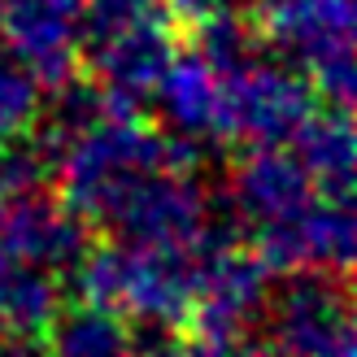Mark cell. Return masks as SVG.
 I'll return each mask as SVG.
<instances>
[{
    "label": "cell",
    "mask_w": 357,
    "mask_h": 357,
    "mask_svg": "<svg viewBox=\"0 0 357 357\" xmlns=\"http://www.w3.org/2000/svg\"><path fill=\"white\" fill-rule=\"evenodd\" d=\"M196 153L183 135L170 139L157 127L139 122V114H105L96 127L75 135L57 157V183L61 201L79 213V218L96 222V213L109 205L118 188H127L135 174L170 166V170H192Z\"/></svg>",
    "instance_id": "1"
},
{
    "label": "cell",
    "mask_w": 357,
    "mask_h": 357,
    "mask_svg": "<svg viewBox=\"0 0 357 357\" xmlns=\"http://www.w3.org/2000/svg\"><path fill=\"white\" fill-rule=\"evenodd\" d=\"M83 301H100L135 323H166L183 331L196 296V253L192 248H144V244H105L87 248L75 266Z\"/></svg>",
    "instance_id": "2"
},
{
    "label": "cell",
    "mask_w": 357,
    "mask_h": 357,
    "mask_svg": "<svg viewBox=\"0 0 357 357\" xmlns=\"http://www.w3.org/2000/svg\"><path fill=\"white\" fill-rule=\"evenodd\" d=\"M253 26L261 44L310 70V83L323 100L353 109V0H257Z\"/></svg>",
    "instance_id": "3"
},
{
    "label": "cell",
    "mask_w": 357,
    "mask_h": 357,
    "mask_svg": "<svg viewBox=\"0 0 357 357\" xmlns=\"http://www.w3.org/2000/svg\"><path fill=\"white\" fill-rule=\"evenodd\" d=\"M266 261L253 248H213L196 253V296L183 323V349L236 353L253 349V331L266 305Z\"/></svg>",
    "instance_id": "4"
},
{
    "label": "cell",
    "mask_w": 357,
    "mask_h": 357,
    "mask_svg": "<svg viewBox=\"0 0 357 357\" xmlns=\"http://www.w3.org/2000/svg\"><path fill=\"white\" fill-rule=\"evenodd\" d=\"M266 335H257L253 349L271 353H301V357H353V301L349 275L314 271L301 266L288 271L283 288L266 292Z\"/></svg>",
    "instance_id": "5"
},
{
    "label": "cell",
    "mask_w": 357,
    "mask_h": 357,
    "mask_svg": "<svg viewBox=\"0 0 357 357\" xmlns=\"http://www.w3.org/2000/svg\"><path fill=\"white\" fill-rule=\"evenodd\" d=\"M209 196L188 170L157 166L135 174L127 188L109 196V205L96 213L92 227H105L122 244L144 248H192L205 231Z\"/></svg>",
    "instance_id": "6"
},
{
    "label": "cell",
    "mask_w": 357,
    "mask_h": 357,
    "mask_svg": "<svg viewBox=\"0 0 357 357\" xmlns=\"http://www.w3.org/2000/svg\"><path fill=\"white\" fill-rule=\"evenodd\" d=\"M218 122L213 135L231 144H288L314 114V83L296 70L266 66L261 57L236 75H218Z\"/></svg>",
    "instance_id": "7"
},
{
    "label": "cell",
    "mask_w": 357,
    "mask_h": 357,
    "mask_svg": "<svg viewBox=\"0 0 357 357\" xmlns=\"http://www.w3.org/2000/svg\"><path fill=\"white\" fill-rule=\"evenodd\" d=\"M253 253L266 261V271H335L349 275L357 240H353V205L340 196H310L301 209L271 218L257 227Z\"/></svg>",
    "instance_id": "8"
},
{
    "label": "cell",
    "mask_w": 357,
    "mask_h": 357,
    "mask_svg": "<svg viewBox=\"0 0 357 357\" xmlns=\"http://www.w3.org/2000/svg\"><path fill=\"white\" fill-rule=\"evenodd\" d=\"M79 13L83 0H0L9 52L40 87H57L79 75Z\"/></svg>",
    "instance_id": "9"
},
{
    "label": "cell",
    "mask_w": 357,
    "mask_h": 357,
    "mask_svg": "<svg viewBox=\"0 0 357 357\" xmlns=\"http://www.w3.org/2000/svg\"><path fill=\"white\" fill-rule=\"evenodd\" d=\"M174 57L170 17H153L131 31L114 35L96 48H87V66L96 75V87L105 92L109 114H139L153 100L166 66Z\"/></svg>",
    "instance_id": "10"
},
{
    "label": "cell",
    "mask_w": 357,
    "mask_h": 357,
    "mask_svg": "<svg viewBox=\"0 0 357 357\" xmlns=\"http://www.w3.org/2000/svg\"><path fill=\"white\" fill-rule=\"evenodd\" d=\"M92 248V222L79 218L61 196H13V209H0V253L35 261L44 271H75Z\"/></svg>",
    "instance_id": "11"
},
{
    "label": "cell",
    "mask_w": 357,
    "mask_h": 357,
    "mask_svg": "<svg viewBox=\"0 0 357 357\" xmlns=\"http://www.w3.org/2000/svg\"><path fill=\"white\" fill-rule=\"evenodd\" d=\"M314 196V183L305 166L296 157L279 153V144H261L257 153H248L231 174V209L244 227H261L271 218L301 209Z\"/></svg>",
    "instance_id": "12"
},
{
    "label": "cell",
    "mask_w": 357,
    "mask_h": 357,
    "mask_svg": "<svg viewBox=\"0 0 357 357\" xmlns=\"http://www.w3.org/2000/svg\"><path fill=\"white\" fill-rule=\"evenodd\" d=\"M57 310V275L35 261L0 253V349H40Z\"/></svg>",
    "instance_id": "13"
},
{
    "label": "cell",
    "mask_w": 357,
    "mask_h": 357,
    "mask_svg": "<svg viewBox=\"0 0 357 357\" xmlns=\"http://www.w3.org/2000/svg\"><path fill=\"white\" fill-rule=\"evenodd\" d=\"M296 144V162L305 166L310 183L323 196H340V201H353V122L349 109H331L327 114H310L292 135Z\"/></svg>",
    "instance_id": "14"
},
{
    "label": "cell",
    "mask_w": 357,
    "mask_h": 357,
    "mask_svg": "<svg viewBox=\"0 0 357 357\" xmlns=\"http://www.w3.org/2000/svg\"><path fill=\"white\" fill-rule=\"evenodd\" d=\"M218 87H222V79L196 52H183V57L174 52L153 100L162 105V122L174 135H183V139L213 135V122H218Z\"/></svg>",
    "instance_id": "15"
},
{
    "label": "cell",
    "mask_w": 357,
    "mask_h": 357,
    "mask_svg": "<svg viewBox=\"0 0 357 357\" xmlns=\"http://www.w3.org/2000/svg\"><path fill=\"white\" fill-rule=\"evenodd\" d=\"M44 344L57 349V353H70V357L131 353V323H127V314L114 310V305L83 301V305H75V310H57Z\"/></svg>",
    "instance_id": "16"
},
{
    "label": "cell",
    "mask_w": 357,
    "mask_h": 357,
    "mask_svg": "<svg viewBox=\"0 0 357 357\" xmlns=\"http://www.w3.org/2000/svg\"><path fill=\"white\" fill-rule=\"evenodd\" d=\"M192 44L213 75H236V70L253 66L261 57V35L253 26V17H240V9L213 13L205 22L192 26Z\"/></svg>",
    "instance_id": "17"
},
{
    "label": "cell",
    "mask_w": 357,
    "mask_h": 357,
    "mask_svg": "<svg viewBox=\"0 0 357 357\" xmlns=\"http://www.w3.org/2000/svg\"><path fill=\"white\" fill-rule=\"evenodd\" d=\"M153 17H166L162 0H83L79 44L87 52V48L114 40V35H122V31L139 26V22H153Z\"/></svg>",
    "instance_id": "18"
},
{
    "label": "cell",
    "mask_w": 357,
    "mask_h": 357,
    "mask_svg": "<svg viewBox=\"0 0 357 357\" xmlns=\"http://www.w3.org/2000/svg\"><path fill=\"white\" fill-rule=\"evenodd\" d=\"M35 118H40V83L13 52H0V144L31 131Z\"/></svg>",
    "instance_id": "19"
},
{
    "label": "cell",
    "mask_w": 357,
    "mask_h": 357,
    "mask_svg": "<svg viewBox=\"0 0 357 357\" xmlns=\"http://www.w3.org/2000/svg\"><path fill=\"white\" fill-rule=\"evenodd\" d=\"M52 174V157L31 139V131L0 144V196H31L44 192Z\"/></svg>",
    "instance_id": "20"
},
{
    "label": "cell",
    "mask_w": 357,
    "mask_h": 357,
    "mask_svg": "<svg viewBox=\"0 0 357 357\" xmlns=\"http://www.w3.org/2000/svg\"><path fill=\"white\" fill-rule=\"evenodd\" d=\"M162 9L174 26H196V22H205V17L213 13H227V9H240V0H162Z\"/></svg>",
    "instance_id": "21"
},
{
    "label": "cell",
    "mask_w": 357,
    "mask_h": 357,
    "mask_svg": "<svg viewBox=\"0 0 357 357\" xmlns=\"http://www.w3.org/2000/svg\"><path fill=\"white\" fill-rule=\"evenodd\" d=\"M0 209H5V196H0Z\"/></svg>",
    "instance_id": "22"
}]
</instances>
